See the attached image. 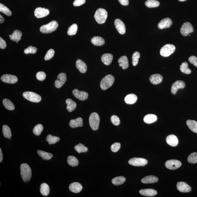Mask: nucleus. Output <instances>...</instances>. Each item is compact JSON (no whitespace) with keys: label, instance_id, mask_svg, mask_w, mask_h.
Instances as JSON below:
<instances>
[{"label":"nucleus","instance_id":"nucleus-32","mask_svg":"<svg viewBox=\"0 0 197 197\" xmlns=\"http://www.w3.org/2000/svg\"><path fill=\"white\" fill-rule=\"evenodd\" d=\"M157 120V117L156 115L149 114L144 117V121L146 123L151 124L156 122Z\"/></svg>","mask_w":197,"mask_h":197},{"label":"nucleus","instance_id":"nucleus-6","mask_svg":"<svg viewBox=\"0 0 197 197\" xmlns=\"http://www.w3.org/2000/svg\"><path fill=\"white\" fill-rule=\"evenodd\" d=\"M176 50V47L174 45L167 44L163 46L160 50L161 56L164 57L170 56Z\"/></svg>","mask_w":197,"mask_h":197},{"label":"nucleus","instance_id":"nucleus-43","mask_svg":"<svg viewBox=\"0 0 197 197\" xmlns=\"http://www.w3.org/2000/svg\"><path fill=\"white\" fill-rule=\"evenodd\" d=\"M75 151L79 153H81L86 152L88 151V149L87 147L84 145L79 143L77 145H76L75 146Z\"/></svg>","mask_w":197,"mask_h":197},{"label":"nucleus","instance_id":"nucleus-15","mask_svg":"<svg viewBox=\"0 0 197 197\" xmlns=\"http://www.w3.org/2000/svg\"><path fill=\"white\" fill-rule=\"evenodd\" d=\"M49 14V11L45 8L38 7L35 9V15L38 18L46 17Z\"/></svg>","mask_w":197,"mask_h":197},{"label":"nucleus","instance_id":"nucleus-17","mask_svg":"<svg viewBox=\"0 0 197 197\" xmlns=\"http://www.w3.org/2000/svg\"><path fill=\"white\" fill-rule=\"evenodd\" d=\"M115 27L117 31L121 35H124L126 32V27L125 24L120 19H115L114 22Z\"/></svg>","mask_w":197,"mask_h":197},{"label":"nucleus","instance_id":"nucleus-35","mask_svg":"<svg viewBox=\"0 0 197 197\" xmlns=\"http://www.w3.org/2000/svg\"><path fill=\"white\" fill-rule=\"evenodd\" d=\"M40 191L41 193L43 196H48L49 193V187L47 184L42 183L40 186Z\"/></svg>","mask_w":197,"mask_h":197},{"label":"nucleus","instance_id":"nucleus-26","mask_svg":"<svg viewBox=\"0 0 197 197\" xmlns=\"http://www.w3.org/2000/svg\"><path fill=\"white\" fill-rule=\"evenodd\" d=\"M158 180L157 177L151 175L144 177L141 180V182L144 184H151L157 183Z\"/></svg>","mask_w":197,"mask_h":197},{"label":"nucleus","instance_id":"nucleus-42","mask_svg":"<svg viewBox=\"0 0 197 197\" xmlns=\"http://www.w3.org/2000/svg\"><path fill=\"white\" fill-rule=\"evenodd\" d=\"M60 140L59 137L56 136H53L51 135H48L46 138V141L48 142L50 145L56 144Z\"/></svg>","mask_w":197,"mask_h":197},{"label":"nucleus","instance_id":"nucleus-56","mask_svg":"<svg viewBox=\"0 0 197 197\" xmlns=\"http://www.w3.org/2000/svg\"><path fill=\"white\" fill-rule=\"evenodd\" d=\"M7 45H6V42L4 41L3 40L1 37H0V48L1 49H4L6 48Z\"/></svg>","mask_w":197,"mask_h":197},{"label":"nucleus","instance_id":"nucleus-36","mask_svg":"<svg viewBox=\"0 0 197 197\" xmlns=\"http://www.w3.org/2000/svg\"><path fill=\"white\" fill-rule=\"evenodd\" d=\"M67 162L69 165L72 167H76L79 164V161L74 156H69L68 157Z\"/></svg>","mask_w":197,"mask_h":197},{"label":"nucleus","instance_id":"nucleus-59","mask_svg":"<svg viewBox=\"0 0 197 197\" xmlns=\"http://www.w3.org/2000/svg\"><path fill=\"white\" fill-rule=\"evenodd\" d=\"M4 19L3 16H1V15H0V23L2 24L4 22Z\"/></svg>","mask_w":197,"mask_h":197},{"label":"nucleus","instance_id":"nucleus-25","mask_svg":"<svg viewBox=\"0 0 197 197\" xmlns=\"http://www.w3.org/2000/svg\"><path fill=\"white\" fill-rule=\"evenodd\" d=\"M113 59V55L110 53L104 54L101 57L102 62L107 66H108L111 63Z\"/></svg>","mask_w":197,"mask_h":197},{"label":"nucleus","instance_id":"nucleus-29","mask_svg":"<svg viewBox=\"0 0 197 197\" xmlns=\"http://www.w3.org/2000/svg\"><path fill=\"white\" fill-rule=\"evenodd\" d=\"M137 100V97L135 94H131L127 95L125 98V101L127 104L132 105Z\"/></svg>","mask_w":197,"mask_h":197},{"label":"nucleus","instance_id":"nucleus-7","mask_svg":"<svg viewBox=\"0 0 197 197\" xmlns=\"http://www.w3.org/2000/svg\"><path fill=\"white\" fill-rule=\"evenodd\" d=\"M23 97L29 101L34 103H38L41 100V97L38 94L35 93L27 91L23 93Z\"/></svg>","mask_w":197,"mask_h":197},{"label":"nucleus","instance_id":"nucleus-48","mask_svg":"<svg viewBox=\"0 0 197 197\" xmlns=\"http://www.w3.org/2000/svg\"><path fill=\"white\" fill-rule=\"evenodd\" d=\"M188 162L190 164H196L197 163V152L192 153L188 156Z\"/></svg>","mask_w":197,"mask_h":197},{"label":"nucleus","instance_id":"nucleus-3","mask_svg":"<svg viewBox=\"0 0 197 197\" xmlns=\"http://www.w3.org/2000/svg\"><path fill=\"white\" fill-rule=\"evenodd\" d=\"M58 23L56 21H53L46 25L42 26L40 28V32L42 33L48 34L56 30L58 27Z\"/></svg>","mask_w":197,"mask_h":197},{"label":"nucleus","instance_id":"nucleus-57","mask_svg":"<svg viewBox=\"0 0 197 197\" xmlns=\"http://www.w3.org/2000/svg\"><path fill=\"white\" fill-rule=\"evenodd\" d=\"M118 1L123 6H127L129 4L128 0H118Z\"/></svg>","mask_w":197,"mask_h":197},{"label":"nucleus","instance_id":"nucleus-49","mask_svg":"<svg viewBox=\"0 0 197 197\" xmlns=\"http://www.w3.org/2000/svg\"><path fill=\"white\" fill-rule=\"evenodd\" d=\"M37 51V48L36 47L30 46L24 50V53L26 54H28L29 53L35 54L36 53Z\"/></svg>","mask_w":197,"mask_h":197},{"label":"nucleus","instance_id":"nucleus-38","mask_svg":"<svg viewBox=\"0 0 197 197\" xmlns=\"http://www.w3.org/2000/svg\"><path fill=\"white\" fill-rule=\"evenodd\" d=\"M160 3L156 0H147L145 2V5L149 8H153L158 7Z\"/></svg>","mask_w":197,"mask_h":197},{"label":"nucleus","instance_id":"nucleus-37","mask_svg":"<svg viewBox=\"0 0 197 197\" xmlns=\"http://www.w3.org/2000/svg\"><path fill=\"white\" fill-rule=\"evenodd\" d=\"M3 105L6 109L9 110H13L15 109L14 104L9 99H4L3 100Z\"/></svg>","mask_w":197,"mask_h":197},{"label":"nucleus","instance_id":"nucleus-47","mask_svg":"<svg viewBox=\"0 0 197 197\" xmlns=\"http://www.w3.org/2000/svg\"><path fill=\"white\" fill-rule=\"evenodd\" d=\"M0 11L8 16H11L12 15V13L10 10L1 4H0Z\"/></svg>","mask_w":197,"mask_h":197},{"label":"nucleus","instance_id":"nucleus-24","mask_svg":"<svg viewBox=\"0 0 197 197\" xmlns=\"http://www.w3.org/2000/svg\"><path fill=\"white\" fill-rule=\"evenodd\" d=\"M76 68L81 73H86L87 71V66L84 62L78 59L76 63Z\"/></svg>","mask_w":197,"mask_h":197},{"label":"nucleus","instance_id":"nucleus-58","mask_svg":"<svg viewBox=\"0 0 197 197\" xmlns=\"http://www.w3.org/2000/svg\"><path fill=\"white\" fill-rule=\"evenodd\" d=\"M3 156L2 151L1 148H0V162H1L3 160Z\"/></svg>","mask_w":197,"mask_h":197},{"label":"nucleus","instance_id":"nucleus-52","mask_svg":"<svg viewBox=\"0 0 197 197\" xmlns=\"http://www.w3.org/2000/svg\"><path fill=\"white\" fill-rule=\"evenodd\" d=\"M36 77L38 80L42 81L44 80L46 77V75L44 72H39L36 74Z\"/></svg>","mask_w":197,"mask_h":197},{"label":"nucleus","instance_id":"nucleus-46","mask_svg":"<svg viewBox=\"0 0 197 197\" xmlns=\"http://www.w3.org/2000/svg\"><path fill=\"white\" fill-rule=\"evenodd\" d=\"M43 126L41 124H38L34 127L33 133L36 136H40L43 130Z\"/></svg>","mask_w":197,"mask_h":197},{"label":"nucleus","instance_id":"nucleus-5","mask_svg":"<svg viewBox=\"0 0 197 197\" xmlns=\"http://www.w3.org/2000/svg\"><path fill=\"white\" fill-rule=\"evenodd\" d=\"M89 121V125L93 130H97L98 129L100 117L98 114L96 113H93L91 114Z\"/></svg>","mask_w":197,"mask_h":197},{"label":"nucleus","instance_id":"nucleus-22","mask_svg":"<svg viewBox=\"0 0 197 197\" xmlns=\"http://www.w3.org/2000/svg\"><path fill=\"white\" fill-rule=\"evenodd\" d=\"M149 80L151 83L153 84H158L162 82L163 77L160 74L153 75L150 77Z\"/></svg>","mask_w":197,"mask_h":197},{"label":"nucleus","instance_id":"nucleus-28","mask_svg":"<svg viewBox=\"0 0 197 197\" xmlns=\"http://www.w3.org/2000/svg\"><path fill=\"white\" fill-rule=\"evenodd\" d=\"M118 62L119 63V66H121L123 69H126L129 66L128 64V60L126 56H123L120 57L118 60Z\"/></svg>","mask_w":197,"mask_h":197},{"label":"nucleus","instance_id":"nucleus-1","mask_svg":"<svg viewBox=\"0 0 197 197\" xmlns=\"http://www.w3.org/2000/svg\"><path fill=\"white\" fill-rule=\"evenodd\" d=\"M21 177L24 182H28L31 178L32 173L31 169L28 164L24 163L21 164L20 167Z\"/></svg>","mask_w":197,"mask_h":197},{"label":"nucleus","instance_id":"nucleus-2","mask_svg":"<svg viewBox=\"0 0 197 197\" xmlns=\"http://www.w3.org/2000/svg\"><path fill=\"white\" fill-rule=\"evenodd\" d=\"M108 16V14L105 9L100 8L96 11L94 18L95 20L99 24H102L104 23Z\"/></svg>","mask_w":197,"mask_h":197},{"label":"nucleus","instance_id":"nucleus-9","mask_svg":"<svg viewBox=\"0 0 197 197\" xmlns=\"http://www.w3.org/2000/svg\"><path fill=\"white\" fill-rule=\"evenodd\" d=\"M193 25L190 22H186L182 25L180 29L181 33L184 36H187L189 34L193 32Z\"/></svg>","mask_w":197,"mask_h":197},{"label":"nucleus","instance_id":"nucleus-54","mask_svg":"<svg viewBox=\"0 0 197 197\" xmlns=\"http://www.w3.org/2000/svg\"><path fill=\"white\" fill-rule=\"evenodd\" d=\"M188 61L190 63L197 67V58L196 57L194 56H190L189 58Z\"/></svg>","mask_w":197,"mask_h":197},{"label":"nucleus","instance_id":"nucleus-13","mask_svg":"<svg viewBox=\"0 0 197 197\" xmlns=\"http://www.w3.org/2000/svg\"><path fill=\"white\" fill-rule=\"evenodd\" d=\"M185 83L184 81L178 80L173 84L171 87V92L173 95L176 94L179 89L184 88Z\"/></svg>","mask_w":197,"mask_h":197},{"label":"nucleus","instance_id":"nucleus-44","mask_svg":"<svg viewBox=\"0 0 197 197\" xmlns=\"http://www.w3.org/2000/svg\"><path fill=\"white\" fill-rule=\"evenodd\" d=\"M78 27L77 24H73L68 28L67 33L69 35H75L77 32Z\"/></svg>","mask_w":197,"mask_h":197},{"label":"nucleus","instance_id":"nucleus-33","mask_svg":"<svg viewBox=\"0 0 197 197\" xmlns=\"http://www.w3.org/2000/svg\"><path fill=\"white\" fill-rule=\"evenodd\" d=\"M187 126L193 132L197 133V122L194 120H188L186 122Z\"/></svg>","mask_w":197,"mask_h":197},{"label":"nucleus","instance_id":"nucleus-19","mask_svg":"<svg viewBox=\"0 0 197 197\" xmlns=\"http://www.w3.org/2000/svg\"><path fill=\"white\" fill-rule=\"evenodd\" d=\"M166 140L167 144L173 147H175L178 144V138L174 135H169L166 138Z\"/></svg>","mask_w":197,"mask_h":197},{"label":"nucleus","instance_id":"nucleus-40","mask_svg":"<svg viewBox=\"0 0 197 197\" xmlns=\"http://www.w3.org/2000/svg\"><path fill=\"white\" fill-rule=\"evenodd\" d=\"M2 132L4 137L8 138H11L12 136L11 130L10 128L7 125H4L3 126Z\"/></svg>","mask_w":197,"mask_h":197},{"label":"nucleus","instance_id":"nucleus-10","mask_svg":"<svg viewBox=\"0 0 197 197\" xmlns=\"http://www.w3.org/2000/svg\"><path fill=\"white\" fill-rule=\"evenodd\" d=\"M165 165L166 167L170 170H175L181 166L182 163L176 159H170L165 162Z\"/></svg>","mask_w":197,"mask_h":197},{"label":"nucleus","instance_id":"nucleus-11","mask_svg":"<svg viewBox=\"0 0 197 197\" xmlns=\"http://www.w3.org/2000/svg\"><path fill=\"white\" fill-rule=\"evenodd\" d=\"M66 80V75L63 73L58 74V79L55 81V86L57 88L59 89L62 87Z\"/></svg>","mask_w":197,"mask_h":197},{"label":"nucleus","instance_id":"nucleus-30","mask_svg":"<svg viewBox=\"0 0 197 197\" xmlns=\"http://www.w3.org/2000/svg\"><path fill=\"white\" fill-rule=\"evenodd\" d=\"M91 42L93 44L97 46H102L105 44L104 39L99 36L94 37L91 40Z\"/></svg>","mask_w":197,"mask_h":197},{"label":"nucleus","instance_id":"nucleus-14","mask_svg":"<svg viewBox=\"0 0 197 197\" xmlns=\"http://www.w3.org/2000/svg\"><path fill=\"white\" fill-rule=\"evenodd\" d=\"M72 93L75 97L80 100H86L88 97L89 94L84 91H79L77 89H75Z\"/></svg>","mask_w":197,"mask_h":197},{"label":"nucleus","instance_id":"nucleus-51","mask_svg":"<svg viewBox=\"0 0 197 197\" xmlns=\"http://www.w3.org/2000/svg\"><path fill=\"white\" fill-rule=\"evenodd\" d=\"M111 120L113 125L115 126H118L120 123V120L119 118L117 115H113L111 118Z\"/></svg>","mask_w":197,"mask_h":197},{"label":"nucleus","instance_id":"nucleus-55","mask_svg":"<svg viewBox=\"0 0 197 197\" xmlns=\"http://www.w3.org/2000/svg\"><path fill=\"white\" fill-rule=\"evenodd\" d=\"M86 2V0H75L73 5L75 7L79 6L84 4Z\"/></svg>","mask_w":197,"mask_h":197},{"label":"nucleus","instance_id":"nucleus-60","mask_svg":"<svg viewBox=\"0 0 197 197\" xmlns=\"http://www.w3.org/2000/svg\"><path fill=\"white\" fill-rule=\"evenodd\" d=\"M179 1H186V0H179Z\"/></svg>","mask_w":197,"mask_h":197},{"label":"nucleus","instance_id":"nucleus-31","mask_svg":"<svg viewBox=\"0 0 197 197\" xmlns=\"http://www.w3.org/2000/svg\"><path fill=\"white\" fill-rule=\"evenodd\" d=\"M67 105L66 109L69 112H72L76 108L77 104L75 102L71 99H68L66 100Z\"/></svg>","mask_w":197,"mask_h":197},{"label":"nucleus","instance_id":"nucleus-4","mask_svg":"<svg viewBox=\"0 0 197 197\" xmlns=\"http://www.w3.org/2000/svg\"><path fill=\"white\" fill-rule=\"evenodd\" d=\"M115 81V78L111 75H108L103 78L100 83L101 89L106 90L111 87Z\"/></svg>","mask_w":197,"mask_h":197},{"label":"nucleus","instance_id":"nucleus-39","mask_svg":"<svg viewBox=\"0 0 197 197\" xmlns=\"http://www.w3.org/2000/svg\"><path fill=\"white\" fill-rule=\"evenodd\" d=\"M180 70L182 72L186 74H190L191 72V70L188 68V63L185 62L182 63L180 66Z\"/></svg>","mask_w":197,"mask_h":197},{"label":"nucleus","instance_id":"nucleus-20","mask_svg":"<svg viewBox=\"0 0 197 197\" xmlns=\"http://www.w3.org/2000/svg\"><path fill=\"white\" fill-rule=\"evenodd\" d=\"M139 193L143 196L148 197H152L157 194V192L156 190L152 189H146L139 190Z\"/></svg>","mask_w":197,"mask_h":197},{"label":"nucleus","instance_id":"nucleus-12","mask_svg":"<svg viewBox=\"0 0 197 197\" xmlns=\"http://www.w3.org/2000/svg\"><path fill=\"white\" fill-rule=\"evenodd\" d=\"M3 82L9 84H14L18 80L17 76L9 74L3 75L1 78Z\"/></svg>","mask_w":197,"mask_h":197},{"label":"nucleus","instance_id":"nucleus-53","mask_svg":"<svg viewBox=\"0 0 197 197\" xmlns=\"http://www.w3.org/2000/svg\"><path fill=\"white\" fill-rule=\"evenodd\" d=\"M121 145L119 143L116 142L114 143L112 145L111 149L112 151L114 152H117L120 149Z\"/></svg>","mask_w":197,"mask_h":197},{"label":"nucleus","instance_id":"nucleus-50","mask_svg":"<svg viewBox=\"0 0 197 197\" xmlns=\"http://www.w3.org/2000/svg\"><path fill=\"white\" fill-rule=\"evenodd\" d=\"M55 52L54 50L53 49H50L48 50L45 57V60H49L51 59L54 56Z\"/></svg>","mask_w":197,"mask_h":197},{"label":"nucleus","instance_id":"nucleus-21","mask_svg":"<svg viewBox=\"0 0 197 197\" xmlns=\"http://www.w3.org/2000/svg\"><path fill=\"white\" fill-rule=\"evenodd\" d=\"M69 190L73 193H77L81 191L83 187L80 183L77 182H74L69 185Z\"/></svg>","mask_w":197,"mask_h":197},{"label":"nucleus","instance_id":"nucleus-27","mask_svg":"<svg viewBox=\"0 0 197 197\" xmlns=\"http://www.w3.org/2000/svg\"><path fill=\"white\" fill-rule=\"evenodd\" d=\"M22 35V32L20 31L16 30L14 31L12 35H9L10 38L11 40L16 42L18 43V41L21 40Z\"/></svg>","mask_w":197,"mask_h":197},{"label":"nucleus","instance_id":"nucleus-8","mask_svg":"<svg viewBox=\"0 0 197 197\" xmlns=\"http://www.w3.org/2000/svg\"><path fill=\"white\" fill-rule=\"evenodd\" d=\"M128 163L131 165L136 167H143L148 164L147 159L141 158L134 157L128 161Z\"/></svg>","mask_w":197,"mask_h":197},{"label":"nucleus","instance_id":"nucleus-45","mask_svg":"<svg viewBox=\"0 0 197 197\" xmlns=\"http://www.w3.org/2000/svg\"><path fill=\"white\" fill-rule=\"evenodd\" d=\"M140 57V54L139 52H135L133 54L132 59V64L133 66H136L138 64Z\"/></svg>","mask_w":197,"mask_h":197},{"label":"nucleus","instance_id":"nucleus-41","mask_svg":"<svg viewBox=\"0 0 197 197\" xmlns=\"http://www.w3.org/2000/svg\"><path fill=\"white\" fill-rule=\"evenodd\" d=\"M126 181V178L123 176H119L115 177L112 180V183L114 185H118L122 184Z\"/></svg>","mask_w":197,"mask_h":197},{"label":"nucleus","instance_id":"nucleus-34","mask_svg":"<svg viewBox=\"0 0 197 197\" xmlns=\"http://www.w3.org/2000/svg\"><path fill=\"white\" fill-rule=\"evenodd\" d=\"M37 153L38 155L42 158V159L45 160H48L51 159L53 157V154L50 153L45 152L43 151L38 150Z\"/></svg>","mask_w":197,"mask_h":197},{"label":"nucleus","instance_id":"nucleus-16","mask_svg":"<svg viewBox=\"0 0 197 197\" xmlns=\"http://www.w3.org/2000/svg\"><path fill=\"white\" fill-rule=\"evenodd\" d=\"M177 188L179 191L184 193H189L192 190L191 187L184 182H179L177 183Z\"/></svg>","mask_w":197,"mask_h":197},{"label":"nucleus","instance_id":"nucleus-23","mask_svg":"<svg viewBox=\"0 0 197 197\" xmlns=\"http://www.w3.org/2000/svg\"><path fill=\"white\" fill-rule=\"evenodd\" d=\"M83 120L80 117H79L75 120H72L69 122L70 127L72 128L82 127L83 126Z\"/></svg>","mask_w":197,"mask_h":197},{"label":"nucleus","instance_id":"nucleus-18","mask_svg":"<svg viewBox=\"0 0 197 197\" xmlns=\"http://www.w3.org/2000/svg\"><path fill=\"white\" fill-rule=\"evenodd\" d=\"M172 24V21L168 18H165L159 22L158 24V27L160 29L169 28Z\"/></svg>","mask_w":197,"mask_h":197}]
</instances>
